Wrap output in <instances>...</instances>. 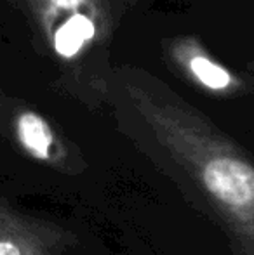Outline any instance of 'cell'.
Wrapping results in <instances>:
<instances>
[{"mask_svg":"<svg viewBox=\"0 0 254 255\" xmlns=\"http://www.w3.org/2000/svg\"><path fill=\"white\" fill-rule=\"evenodd\" d=\"M207 189L230 207L254 202V168L237 158H214L204 168Z\"/></svg>","mask_w":254,"mask_h":255,"instance_id":"6da1fadb","label":"cell"},{"mask_svg":"<svg viewBox=\"0 0 254 255\" xmlns=\"http://www.w3.org/2000/svg\"><path fill=\"white\" fill-rule=\"evenodd\" d=\"M17 137L23 148L38 160H47L52 146V130L37 113L26 111L17 118Z\"/></svg>","mask_w":254,"mask_h":255,"instance_id":"7a4b0ae2","label":"cell"},{"mask_svg":"<svg viewBox=\"0 0 254 255\" xmlns=\"http://www.w3.org/2000/svg\"><path fill=\"white\" fill-rule=\"evenodd\" d=\"M94 23L84 14H73L68 17L54 33V49L59 56L73 57L94 37Z\"/></svg>","mask_w":254,"mask_h":255,"instance_id":"3957f363","label":"cell"},{"mask_svg":"<svg viewBox=\"0 0 254 255\" xmlns=\"http://www.w3.org/2000/svg\"><path fill=\"white\" fill-rule=\"evenodd\" d=\"M190 70H192V73L206 85V87L214 89V91L227 89L232 82L230 73H228L227 70H223V68L218 66L216 63H213L211 59L202 57V56L192 57Z\"/></svg>","mask_w":254,"mask_h":255,"instance_id":"277c9868","label":"cell"},{"mask_svg":"<svg viewBox=\"0 0 254 255\" xmlns=\"http://www.w3.org/2000/svg\"><path fill=\"white\" fill-rule=\"evenodd\" d=\"M52 5L61 7V9H73V7H78L80 3H84L85 0H49Z\"/></svg>","mask_w":254,"mask_h":255,"instance_id":"5b68a950","label":"cell"},{"mask_svg":"<svg viewBox=\"0 0 254 255\" xmlns=\"http://www.w3.org/2000/svg\"><path fill=\"white\" fill-rule=\"evenodd\" d=\"M0 255H21V252L14 243L0 242Z\"/></svg>","mask_w":254,"mask_h":255,"instance_id":"8992f818","label":"cell"}]
</instances>
